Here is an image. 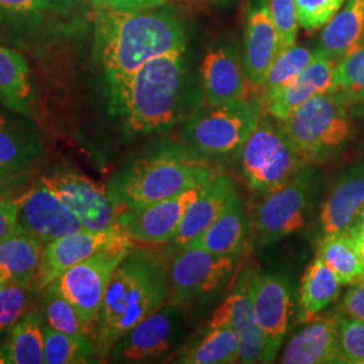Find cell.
<instances>
[{
	"label": "cell",
	"instance_id": "cell-36",
	"mask_svg": "<svg viewBox=\"0 0 364 364\" xmlns=\"http://www.w3.org/2000/svg\"><path fill=\"white\" fill-rule=\"evenodd\" d=\"M317 55V50H309L305 46L293 45L278 54L273 66L267 75L266 84L262 90V95L277 91L290 80L299 76V73L309 65Z\"/></svg>",
	"mask_w": 364,
	"mask_h": 364
},
{
	"label": "cell",
	"instance_id": "cell-4",
	"mask_svg": "<svg viewBox=\"0 0 364 364\" xmlns=\"http://www.w3.org/2000/svg\"><path fill=\"white\" fill-rule=\"evenodd\" d=\"M219 171L182 142L161 141L109 178L105 192L119 212L151 204L208 182Z\"/></svg>",
	"mask_w": 364,
	"mask_h": 364
},
{
	"label": "cell",
	"instance_id": "cell-19",
	"mask_svg": "<svg viewBox=\"0 0 364 364\" xmlns=\"http://www.w3.org/2000/svg\"><path fill=\"white\" fill-rule=\"evenodd\" d=\"M281 53L278 31L263 0L248 9L243 68L252 91H262L275 58Z\"/></svg>",
	"mask_w": 364,
	"mask_h": 364
},
{
	"label": "cell",
	"instance_id": "cell-9",
	"mask_svg": "<svg viewBox=\"0 0 364 364\" xmlns=\"http://www.w3.org/2000/svg\"><path fill=\"white\" fill-rule=\"evenodd\" d=\"M317 188V176L312 168H304L259 203L255 209L254 230L260 246L299 232L305 225Z\"/></svg>",
	"mask_w": 364,
	"mask_h": 364
},
{
	"label": "cell",
	"instance_id": "cell-41",
	"mask_svg": "<svg viewBox=\"0 0 364 364\" xmlns=\"http://www.w3.org/2000/svg\"><path fill=\"white\" fill-rule=\"evenodd\" d=\"M50 0H0V19L22 21L52 10Z\"/></svg>",
	"mask_w": 364,
	"mask_h": 364
},
{
	"label": "cell",
	"instance_id": "cell-31",
	"mask_svg": "<svg viewBox=\"0 0 364 364\" xmlns=\"http://www.w3.org/2000/svg\"><path fill=\"white\" fill-rule=\"evenodd\" d=\"M316 257L336 274L341 285L352 287L364 279L363 260L347 230L324 235L318 242Z\"/></svg>",
	"mask_w": 364,
	"mask_h": 364
},
{
	"label": "cell",
	"instance_id": "cell-45",
	"mask_svg": "<svg viewBox=\"0 0 364 364\" xmlns=\"http://www.w3.org/2000/svg\"><path fill=\"white\" fill-rule=\"evenodd\" d=\"M347 231L351 235L352 240L364 263V221H355Z\"/></svg>",
	"mask_w": 364,
	"mask_h": 364
},
{
	"label": "cell",
	"instance_id": "cell-46",
	"mask_svg": "<svg viewBox=\"0 0 364 364\" xmlns=\"http://www.w3.org/2000/svg\"><path fill=\"white\" fill-rule=\"evenodd\" d=\"M14 180L15 178H13V177H7V176L0 174V197H7V196H4V189L6 188H11L9 185H11Z\"/></svg>",
	"mask_w": 364,
	"mask_h": 364
},
{
	"label": "cell",
	"instance_id": "cell-47",
	"mask_svg": "<svg viewBox=\"0 0 364 364\" xmlns=\"http://www.w3.org/2000/svg\"><path fill=\"white\" fill-rule=\"evenodd\" d=\"M0 364H10V358H9V352L6 350L4 343H0Z\"/></svg>",
	"mask_w": 364,
	"mask_h": 364
},
{
	"label": "cell",
	"instance_id": "cell-33",
	"mask_svg": "<svg viewBox=\"0 0 364 364\" xmlns=\"http://www.w3.org/2000/svg\"><path fill=\"white\" fill-rule=\"evenodd\" d=\"M100 363L90 336H75L45 324V364Z\"/></svg>",
	"mask_w": 364,
	"mask_h": 364
},
{
	"label": "cell",
	"instance_id": "cell-26",
	"mask_svg": "<svg viewBox=\"0 0 364 364\" xmlns=\"http://www.w3.org/2000/svg\"><path fill=\"white\" fill-rule=\"evenodd\" d=\"M364 39V0H346L326 23L317 50L338 63Z\"/></svg>",
	"mask_w": 364,
	"mask_h": 364
},
{
	"label": "cell",
	"instance_id": "cell-7",
	"mask_svg": "<svg viewBox=\"0 0 364 364\" xmlns=\"http://www.w3.org/2000/svg\"><path fill=\"white\" fill-rule=\"evenodd\" d=\"M240 164L248 188L263 195L287 183L308 165L282 126L266 117L260 119L257 129L243 144Z\"/></svg>",
	"mask_w": 364,
	"mask_h": 364
},
{
	"label": "cell",
	"instance_id": "cell-8",
	"mask_svg": "<svg viewBox=\"0 0 364 364\" xmlns=\"http://www.w3.org/2000/svg\"><path fill=\"white\" fill-rule=\"evenodd\" d=\"M132 246L134 243L123 234L111 245L70 267L55 281L76 308L91 338L92 328L100 312L111 277Z\"/></svg>",
	"mask_w": 364,
	"mask_h": 364
},
{
	"label": "cell",
	"instance_id": "cell-42",
	"mask_svg": "<svg viewBox=\"0 0 364 364\" xmlns=\"http://www.w3.org/2000/svg\"><path fill=\"white\" fill-rule=\"evenodd\" d=\"M169 0H93L95 9H105L112 11H141L166 4Z\"/></svg>",
	"mask_w": 364,
	"mask_h": 364
},
{
	"label": "cell",
	"instance_id": "cell-51",
	"mask_svg": "<svg viewBox=\"0 0 364 364\" xmlns=\"http://www.w3.org/2000/svg\"><path fill=\"white\" fill-rule=\"evenodd\" d=\"M364 221V220H363Z\"/></svg>",
	"mask_w": 364,
	"mask_h": 364
},
{
	"label": "cell",
	"instance_id": "cell-15",
	"mask_svg": "<svg viewBox=\"0 0 364 364\" xmlns=\"http://www.w3.org/2000/svg\"><path fill=\"white\" fill-rule=\"evenodd\" d=\"M15 203L18 227L43 245L85 230L77 216L41 180Z\"/></svg>",
	"mask_w": 364,
	"mask_h": 364
},
{
	"label": "cell",
	"instance_id": "cell-18",
	"mask_svg": "<svg viewBox=\"0 0 364 364\" xmlns=\"http://www.w3.org/2000/svg\"><path fill=\"white\" fill-rule=\"evenodd\" d=\"M213 326H228L234 331L239 343L240 363H264V338L248 294V273L240 277L234 291L212 314L209 328Z\"/></svg>",
	"mask_w": 364,
	"mask_h": 364
},
{
	"label": "cell",
	"instance_id": "cell-3",
	"mask_svg": "<svg viewBox=\"0 0 364 364\" xmlns=\"http://www.w3.org/2000/svg\"><path fill=\"white\" fill-rule=\"evenodd\" d=\"M95 25L107 82L129 76L154 57L186 48L185 23L168 3L129 13L96 9Z\"/></svg>",
	"mask_w": 364,
	"mask_h": 364
},
{
	"label": "cell",
	"instance_id": "cell-40",
	"mask_svg": "<svg viewBox=\"0 0 364 364\" xmlns=\"http://www.w3.org/2000/svg\"><path fill=\"white\" fill-rule=\"evenodd\" d=\"M340 348L343 363L364 364V323L352 317H341Z\"/></svg>",
	"mask_w": 364,
	"mask_h": 364
},
{
	"label": "cell",
	"instance_id": "cell-14",
	"mask_svg": "<svg viewBox=\"0 0 364 364\" xmlns=\"http://www.w3.org/2000/svg\"><path fill=\"white\" fill-rule=\"evenodd\" d=\"M203 185L193 186L170 198L124 209L117 215V227L132 243L142 246L170 243L181 224L185 210L198 196Z\"/></svg>",
	"mask_w": 364,
	"mask_h": 364
},
{
	"label": "cell",
	"instance_id": "cell-29",
	"mask_svg": "<svg viewBox=\"0 0 364 364\" xmlns=\"http://www.w3.org/2000/svg\"><path fill=\"white\" fill-rule=\"evenodd\" d=\"M45 317L37 308H30L4 338L10 364H45Z\"/></svg>",
	"mask_w": 364,
	"mask_h": 364
},
{
	"label": "cell",
	"instance_id": "cell-1",
	"mask_svg": "<svg viewBox=\"0 0 364 364\" xmlns=\"http://www.w3.org/2000/svg\"><path fill=\"white\" fill-rule=\"evenodd\" d=\"M112 109L131 135L162 132L186 122L204 97L186 58V48L154 57L126 77L108 82Z\"/></svg>",
	"mask_w": 364,
	"mask_h": 364
},
{
	"label": "cell",
	"instance_id": "cell-34",
	"mask_svg": "<svg viewBox=\"0 0 364 364\" xmlns=\"http://www.w3.org/2000/svg\"><path fill=\"white\" fill-rule=\"evenodd\" d=\"M39 294L41 312L43 314L48 326L68 335L90 336V332L82 324L76 308L66 299L57 282L48 285Z\"/></svg>",
	"mask_w": 364,
	"mask_h": 364
},
{
	"label": "cell",
	"instance_id": "cell-20",
	"mask_svg": "<svg viewBox=\"0 0 364 364\" xmlns=\"http://www.w3.org/2000/svg\"><path fill=\"white\" fill-rule=\"evenodd\" d=\"M201 88L209 107L230 105L248 99V84L243 63L231 48L210 49L200 68Z\"/></svg>",
	"mask_w": 364,
	"mask_h": 364
},
{
	"label": "cell",
	"instance_id": "cell-25",
	"mask_svg": "<svg viewBox=\"0 0 364 364\" xmlns=\"http://www.w3.org/2000/svg\"><path fill=\"white\" fill-rule=\"evenodd\" d=\"M34 88L26 58L0 45V103L14 114L30 117L34 109Z\"/></svg>",
	"mask_w": 364,
	"mask_h": 364
},
{
	"label": "cell",
	"instance_id": "cell-5",
	"mask_svg": "<svg viewBox=\"0 0 364 364\" xmlns=\"http://www.w3.org/2000/svg\"><path fill=\"white\" fill-rule=\"evenodd\" d=\"M351 103L341 92L320 93L281 122L290 142L306 164L335 156L348 144L353 134Z\"/></svg>",
	"mask_w": 364,
	"mask_h": 364
},
{
	"label": "cell",
	"instance_id": "cell-17",
	"mask_svg": "<svg viewBox=\"0 0 364 364\" xmlns=\"http://www.w3.org/2000/svg\"><path fill=\"white\" fill-rule=\"evenodd\" d=\"M122 235L123 231L120 228L112 232H90L82 230L61 236L45 245L38 269L33 277V287L36 291L39 294L70 267L111 245Z\"/></svg>",
	"mask_w": 364,
	"mask_h": 364
},
{
	"label": "cell",
	"instance_id": "cell-11",
	"mask_svg": "<svg viewBox=\"0 0 364 364\" xmlns=\"http://www.w3.org/2000/svg\"><path fill=\"white\" fill-rule=\"evenodd\" d=\"M236 257L218 255L203 248L177 247L168 262V302L185 305L219 290L234 273Z\"/></svg>",
	"mask_w": 364,
	"mask_h": 364
},
{
	"label": "cell",
	"instance_id": "cell-10",
	"mask_svg": "<svg viewBox=\"0 0 364 364\" xmlns=\"http://www.w3.org/2000/svg\"><path fill=\"white\" fill-rule=\"evenodd\" d=\"M181 305L166 302L117 340L108 355L111 363H153L174 351L185 338Z\"/></svg>",
	"mask_w": 364,
	"mask_h": 364
},
{
	"label": "cell",
	"instance_id": "cell-43",
	"mask_svg": "<svg viewBox=\"0 0 364 364\" xmlns=\"http://www.w3.org/2000/svg\"><path fill=\"white\" fill-rule=\"evenodd\" d=\"M341 309L348 317L364 323V279L347 291L341 301Z\"/></svg>",
	"mask_w": 364,
	"mask_h": 364
},
{
	"label": "cell",
	"instance_id": "cell-30",
	"mask_svg": "<svg viewBox=\"0 0 364 364\" xmlns=\"http://www.w3.org/2000/svg\"><path fill=\"white\" fill-rule=\"evenodd\" d=\"M45 245L16 227L0 240V281L34 275Z\"/></svg>",
	"mask_w": 364,
	"mask_h": 364
},
{
	"label": "cell",
	"instance_id": "cell-2",
	"mask_svg": "<svg viewBox=\"0 0 364 364\" xmlns=\"http://www.w3.org/2000/svg\"><path fill=\"white\" fill-rule=\"evenodd\" d=\"M168 299V262L156 252L132 246L111 277L92 328L99 360H108L117 340L165 305Z\"/></svg>",
	"mask_w": 364,
	"mask_h": 364
},
{
	"label": "cell",
	"instance_id": "cell-44",
	"mask_svg": "<svg viewBox=\"0 0 364 364\" xmlns=\"http://www.w3.org/2000/svg\"><path fill=\"white\" fill-rule=\"evenodd\" d=\"M16 203L15 198L0 197V240L16 230Z\"/></svg>",
	"mask_w": 364,
	"mask_h": 364
},
{
	"label": "cell",
	"instance_id": "cell-24",
	"mask_svg": "<svg viewBox=\"0 0 364 364\" xmlns=\"http://www.w3.org/2000/svg\"><path fill=\"white\" fill-rule=\"evenodd\" d=\"M0 112V174L21 178L42 156L38 131L28 122Z\"/></svg>",
	"mask_w": 364,
	"mask_h": 364
},
{
	"label": "cell",
	"instance_id": "cell-16",
	"mask_svg": "<svg viewBox=\"0 0 364 364\" xmlns=\"http://www.w3.org/2000/svg\"><path fill=\"white\" fill-rule=\"evenodd\" d=\"M317 50V49H316ZM338 63L317 50V55L299 76L277 91L262 95L263 111L278 122H284L299 105L320 93L338 92L336 84Z\"/></svg>",
	"mask_w": 364,
	"mask_h": 364
},
{
	"label": "cell",
	"instance_id": "cell-35",
	"mask_svg": "<svg viewBox=\"0 0 364 364\" xmlns=\"http://www.w3.org/2000/svg\"><path fill=\"white\" fill-rule=\"evenodd\" d=\"M33 277H19L0 281V336L31 308V302L38 293L33 287Z\"/></svg>",
	"mask_w": 364,
	"mask_h": 364
},
{
	"label": "cell",
	"instance_id": "cell-13",
	"mask_svg": "<svg viewBox=\"0 0 364 364\" xmlns=\"http://www.w3.org/2000/svg\"><path fill=\"white\" fill-rule=\"evenodd\" d=\"M248 294L264 338V363H270L278 355L290 329L293 316L290 284L281 274L250 272Z\"/></svg>",
	"mask_w": 364,
	"mask_h": 364
},
{
	"label": "cell",
	"instance_id": "cell-37",
	"mask_svg": "<svg viewBox=\"0 0 364 364\" xmlns=\"http://www.w3.org/2000/svg\"><path fill=\"white\" fill-rule=\"evenodd\" d=\"M336 84L352 103L364 102V39L338 61Z\"/></svg>",
	"mask_w": 364,
	"mask_h": 364
},
{
	"label": "cell",
	"instance_id": "cell-22",
	"mask_svg": "<svg viewBox=\"0 0 364 364\" xmlns=\"http://www.w3.org/2000/svg\"><path fill=\"white\" fill-rule=\"evenodd\" d=\"M239 197V189L228 176L218 174L210 178L185 210L181 224L170 243L176 247L188 246Z\"/></svg>",
	"mask_w": 364,
	"mask_h": 364
},
{
	"label": "cell",
	"instance_id": "cell-50",
	"mask_svg": "<svg viewBox=\"0 0 364 364\" xmlns=\"http://www.w3.org/2000/svg\"><path fill=\"white\" fill-rule=\"evenodd\" d=\"M210 1H213L216 4H227L230 0H210Z\"/></svg>",
	"mask_w": 364,
	"mask_h": 364
},
{
	"label": "cell",
	"instance_id": "cell-23",
	"mask_svg": "<svg viewBox=\"0 0 364 364\" xmlns=\"http://www.w3.org/2000/svg\"><path fill=\"white\" fill-rule=\"evenodd\" d=\"M363 205L364 162H358L338 177L328 193L318 219L321 234H336L348 230Z\"/></svg>",
	"mask_w": 364,
	"mask_h": 364
},
{
	"label": "cell",
	"instance_id": "cell-6",
	"mask_svg": "<svg viewBox=\"0 0 364 364\" xmlns=\"http://www.w3.org/2000/svg\"><path fill=\"white\" fill-rule=\"evenodd\" d=\"M260 99L198 109L180 134L182 144L205 158L228 156L242 150L262 119Z\"/></svg>",
	"mask_w": 364,
	"mask_h": 364
},
{
	"label": "cell",
	"instance_id": "cell-12",
	"mask_svg": "<svg viewBox=\"0 0 364 364\" xmlns=\"http://www.w3.org/2000/svg\"><path fill=\"white\" fill-rule=\"evenodd\" d=\"M41 181L77 216L85 231L112 232L119 230L117 210L105 188L99 186L78 170L60 165L42 176Z\"/></svg>",
	"mask_w": 364,
	"mask_h": 364
},
{
	"label": "cell",
	"instance_id": "cell-39",
	"mask_svg": "<svg viewBox=\"0 0 364 364\" xmlns=\"http://www.w3.org/2000/svg\"><path fill=\"white\" fill-rule=\"evenodd\" d=\"M346 0H294L299 26L306 31H314L333 18Z\"/></svg>",
	"mask_w": 364,
	"mask_h": 364
},
{
	"label": "cell",
	"instance_id": "cell-49",
	"mask_svg": "<svg viewBox=\"0 0 364 364\" xmlns=\"http://www.w3.org/2000/svg\"><path fill=\"white\" fill-rule=\"evenodd\" d=\"M364 220V205L362 210H360V213H359V216H358V219L355 221H363Z\"/></svg>",
	"mask_w": 364,
	"mask_h": 364
},
{
	"label": "cell",
	"instance_id": "cell-48",
	"mask_svg": "<svg viewBox=\"0 0 364 364\" xmlns=\"http://www.w3.org/2000/svg\"><path fill=\"white\" fill-rule=\"evenodd\" d=\"M53 6H60V7H65L68 4L73 3V0H50Z\"/></svg>",
	"mask_w": 364,
	"mask_h": 364
},
{
	"label": "cell",
	"instance_id": "cell-28",
	"mask_svg": "<svg viewBox=\"0 0 364 364\" xmlns=\"http://www.w3.org/2000/svg\"><path fill=\"white\" fill-rule=\"evenodd\" d=\"M341 282L326 263L317 257L306 267L301 279L297 302L299 324L312 321L320 313L338 299Z\"/></svg>",
	"mask_w": 364,
	"mask_h": 364
},
{
	"label": "cell",
	"instance_id": "cell-21",
	"mask_svg": "<svg viewBox=\"0 0 364 364\" xmlns=\"http://www.w3.org/2000/svg\"><path fill=\"white\" fill-rule=\"evenodd\" d=\"M340 321L341 317L338 314L314 317L290 338L281 362L285 364L343 363Z\"/></svg>",
	"mask_w": 364,
	"mask_h": 364
},
{
	"label": "cell",
	"instance_id": "cell-32",
	"mask_svg": "<svg viewBox=\"0 0 364 364\" xmlns=\"http://www.w3.org/2000/svg\"><path fill=\"white\" fill-rule=\"evenodd\" d=\"M178 363L228 364L239 362V343L228 326H213L193 346L183 350Z\"/></svg>",
	"mask_w": 364,
	"mask_h": 364
},
{
	"label": "cell",
	"instance_id": "cell-27",
	"mask_svg": "<svg viewBox=\"0 0 364 364\" xmlns=\"http://www.w3.org/2000/svg\"><path fill=\"white\" fill-rule=\"evenodd\" d=\"M247 230V215L242 197H239L188 246L203 248L218 255L236 257L246 240Z\"/></svg>",
	"mask_w": 364,
	"mask_h": 364
},
{
	"label": "cell",
	"instance_id": "cell-38",
	"mask_svg": "<svg viewBox=\"0 0 364 364\" xmlns=\"http://www.w3.org/2000/svg\"><path fill=\"white\" fill-rule=\"evenodd\" d=\"M278 31L281 52L297 43L299 21L294 0H263Z\"/></svg>",
	"mask_w": 364,
	"mask_h": 364
}]
</instances>
